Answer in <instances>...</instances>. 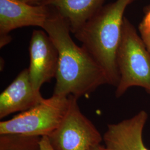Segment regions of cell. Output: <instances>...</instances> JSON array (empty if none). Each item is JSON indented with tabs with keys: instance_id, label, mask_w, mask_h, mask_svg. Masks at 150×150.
Returning a JSON list of instances; mask_svg holds the SVG:
<instances>
[{
	"instance_id": "cell-4",
	"label": "cell",
	"mask_w": 150,
	"mask_h": 150,
	"mask_svg": "<svg viewBox=\"0 0 150 150\" xmlns=\"http://www.w3.org/2000/svg\"><path fill=\"white\" fill-rule=\"evenodd\" d=\"M69 96L53 95L10 120L1 121L0 135L48 136L62 122L70 106Z\"/></svg>"
},
{
	"instance_id": "cell-10",
	"label": "cell",
	"mask_w": 150,
	"mask_h": 150,
	"mask_svg": "<svg viewBox=\"0 0 150 150\" xmlns=\"http://www.w3.org/2000/svg\"><path fill=\"white\" fill-rule=\"evenodd\" d=\"M105 0H43L38 5L47 6L61 16L74 34L102 6Z\"/></svg>"
},
{
	"instance_id": "cell-1",
	"label": "cell",
	"mask_w": 150,
	"mask_h": 150,
	"mask_svg": "<svg viewBox=\"0 0 150 150\" xmlns=\"http://www.w3.org/2000/svg\"><path fill=\"white\" fill-rule=\"evenodd\" d=\"M43 30L59 53L53 95H72L79 99L108 84L102 69L84 48L74 41L68 25L61 16L52 11Z\"/></svg>"
},
{
	"instance_id": "cell-7",
	"label": "cell",
	"mask_w": 150,
	"mask_h": 150,
	"mask_svg": "<svg viewBox=\"0 0 150 150\" xmlns=\"http://www.w3.org/2000/svg\"><path fill=\"white\" fill-rule=\"evenodd\" d=\"M30 78L35 91L55 78L59 61L57 48L44 30H34L29 45Z\"/></svg>"
},
{
	"instance_id": "cell-14",
	"label": "cell",
	"mask_w": 150,
	"mask_h": 150,
	"mask_svg": "<svg viewBox=\"0 0 150 150\" xmlns=\"http://www.w3.org/2000/svg\"><path fill=\"white\" fill-rule=\"evenodd\" d=\"M19 1H22V2H24V3L30 4V5H32L33 4H36V5H38L43 0H19Z\"/></svg>"
},
{
	"instance_id": "cell-15",
	"label": "cell",
	"mask_w": 150,
	"mask_h": 150,
	"mask_svg": "<svg viewBox=\"0 0 150 150\" xmlns=\"http://www.w3.org/2000/svg\"><path fill=\"white\" fill-rule=\"evenodd\" d=\"M89 150H106L104 146L101 145H97L91 148Z\"/></svg>"
},
{
	"instance_id": "cell-5",
	"label": "cell",
	"mask_w": 150,
	"mask_h": 150,
	"mask_svg": "<svg viewBox=\"0 0 150 150\" xmlns=\"http://www.w3.org/2000/svg\"><path fill=\"white\" fill-rule=\"evenodd\" d=\"M70 106L59 127L48 136L55 150H89L101 145L103 136L81 112L78 98L70 95Z\"/></svg>"
},
{
	"instance_id": "cell-12",
	"label": "cell",
	"mask_w": 150,
	"mask_h": 150,
	"mask_svg": "<svg viewBox=\"0 0 150 150\" xmlns=\"http://www.w3.org/2000/svg\"><path fill=\"white\" fill-rule=\"evenodd\" d=\"M139 28L145 30L150 29V6L146 8L145 16L142 21L139 23Z\"/></svg>"
},
{
	"instance_id": "cell-9",
	"label": "cell",
	"mask_w": 150,
	"mask_h": 150,
	"mask_svg": "<svg viewBox=\"0 0 150 150\" xmlns=\"http://www.w3.org/2000/svg\"><path fill=\"white\" fill-rule=\"evenodd\" d=\"M44 99L35 91L28 69L22 70L0 95V118L13 113L25 112L38 105Z\"/></svg>"
},
{
	"instance_id": "cell-2",
	"label": "cell",
	"mask_w": 150,
	"mask_h": 150,
	"mask_svg": "<svg viewBox=\"0 0 150 150\" xmlns=\"http://www.w3.org/2000/svg\"><path fill=\"white\" fill-rule=\"evenodd\" d=\"M134 0H116L103 6L74 35L100 66L108 85L117 87V54L122 37L124 12Z\"/></svg>"
},
{
	"instance_id": "cell-13",
	"label": "cell",
	"mask_w": 150,
	"mask_h": 150,
	"mask_svg": "<svg viewBox=\"0 0 150 150\" xmlns=\"http://www.w3.org/2000/svg\"><path fill=\"white\" fill-rule=\"evenodd\" d=\"M139 29L140 36L142 38L147 49L150 54V29L145 30L142 28Z\"/></svg>"
},
{
	"instance_id": "cell-3",
	"label": "cell",
	"mask_w": 150,
	"mask_h": 150,
	"mask_svg": "<svg viewBox=\"0 0 150 150\" xmlns=\"http://www.w3.org/2000/svg\"><path fill=\"white\" fill-rule=\"evenodd\" d=\"M120 80L117 98L133 87H139L150 94V54L134 26L125 17L122 37L117 54Z\"/></svg>"
},
{
	"instance_id": "cell-6",
	"label": "cell",
	"mask_w": 150,
	"mask_h": 150,
	"mask_svg": "<svg viewBox=\"0 0 150 150\" xmlns=\"http://www.w3.org/2000/svg\"><path fill=\"white\" fill-rule=\"evenodd\" d=\"M51 13L46 6L30 5L19 0H0V47L11 42L9 33L15 29L27 26L43 29Z\"/></svg>"
},
{
	"instance_id": "cell-8",
	"label": "cell",
	"mask_w": 150,
	"mask_h": 150,
	"mask_svg": "<svg viewBox=\"0 0 150 150\" xmlns=\"http://www.w3.org/2000/svg\"><path fill=\"white\" fill-rule=\"evenodd\" d=\"M148 117L147 112L141 110L131 118L108 125L103 136L106 150H150L143 140Z\"/></svg>"
},
{
	"instance_id": "cell-11",
	"label": "cell",
	"mask_w": 150,
	"mask_h": 150,
	"mask_svg": "<svg viewBox=\"0 0 150 150\" xmlns=\"http://www.w3.org/2000/svg\"><path fill=\"white\" fill-rule=\"evenodd\" d=\"M41 137L0 135V150H40Z\"/></svg>"
}]
</instances>
